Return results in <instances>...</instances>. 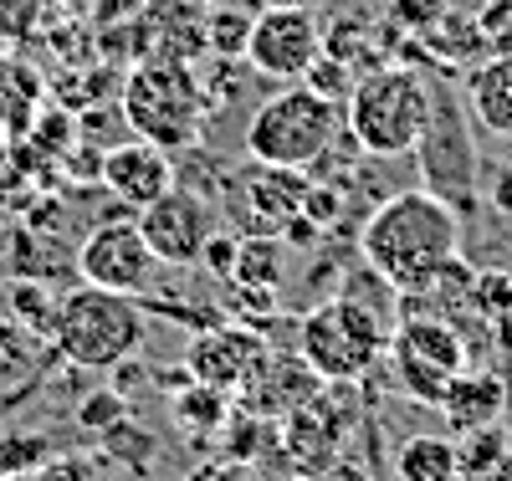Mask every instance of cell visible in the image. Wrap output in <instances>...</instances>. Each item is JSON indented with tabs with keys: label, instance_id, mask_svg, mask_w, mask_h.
Here are the masks:
<instances>
[{
	"label": "cell",
	"instance_id": "cell-1",
	"mask_svg": "<svg viewBox=\"0 0 512 481\" xmlns=\"http://www.w3.org/2000/svg\"><path fill=\"white\" fill-rule=\"evenodd\" d=\"M359 251L390 292H431L461 256V215L431 190H395L364 221Z\"/></svg>",
	"mask_w": 512,
	"mask_h": 481
},
{
	"label": "cell",
	"instance_id": "cell-2",
	"mask_svg": "<svg viewBox=\"0 0 512 481\" xmlns=\"http://www.w3.org/2000/svg\"><path fill=\"white\" fill-rule=\"evenodd\" d=\"M344 139V103L318 93L308 82H287L272 98L256 103L246 123V154L256 164L282 169H313Z\"/></svg>",
	"mask_w": 512,
	"mask_h": 481
},
{
	"label": "cell",
	"instance_id": "cell-3",
	"mask_svg": "<svg viewBox=\"0 0 512 481\" xmlns=\"http://www.w3.org/2000/svg\"><path fill=\"white\" fill-rule=\"evenodd\" d=\"M425 118H431V82L405 62L369 67L344 98V128L374 159H405L415 154Z\"/></svg>",
	"mask_w": 512,
	"mask_h": 481
},
{
	"label": "cell",
	"instance_id": "cell-4",
	"mask_svg": "<svg viewBox=\"0 0 512 481\" xmlns=\"http://www.w3.org/2000/svg\"><path fill=\"white\" fill-rule=\"evenodd\" d=\"M144 338H149L144 308H139V297H128V292H108V287L82 282L77 292H67L57 302L52 343H57V354L77 369L108 374L113 364L134 359L144 348Z\"/></svg>",
	"mask_w": 512,
	"mask_h": 481
},
{
	"label": "cell",
	"instance_id": "cell-5",
	"mask_svg": "<svg viewBox=\"0 0 512 481\" xmlns=\"http://www.w3.org/2000/svg\"><path fill=\"white\" fill-rule=\"evenodd\" d=\"M118 108H123V123L159 149H195L200 144L205 93H200V77L190 72V62H175V57L134 62V72L123 77Z\"/></svg>",
	"mask_w": 512,
	"mask_h": 481
},
{
	"label": "cell",
	"instance_id": "cell-6",
	"mask_svg": "<svg viewBox=\"0 0 512 481\" xmlns=\"http://www.w3.org/2000/svg\"><path fill=\"white\" fill-rule=\"evenodd\" d=\"M390 348V328L379 323V313L369 302H359L354 292L328 297L303 318V338H297V354L303 364L323 379V384H354L364 379L379 354Z\"/></svg>",
	"mask_w": 512,
	"mask_h": 481
},
{
	"label": "cell",
	"instance_id": "cell-7",
	"mask_svg": "<svg viewBox=\"0 0 512 481\" xmlns=\"http://www.w3.org/2000/svg\"><path fill=\"white\" fill-rule=\"evenodd\" d=\"M420 180L441 195L456 215L477 205V149H472V113L451 82H431V118L415 144Z\"/></svg>",
	"mask_w": 512,
	"mask_h": 481
},
{
	"label": "cell",
	"instance_id": "cell-8",
	"mask_svg": "<svg viewBox=\"0 0 512 481\" xmlns=\"http://www.w3.org/2000/svg\"><path fill=\"white\" fill-rule=\"evenodd\" d=\"M318 52H323V26L303 0H277L262 16H251V36H246L251 72L277 77V82H303Z\"/></svg>",
	"mask_w": 512,
	"mask_h": 481
},
{
	"label": "cell",
	"instance_id": "cell-9",
	"mask_svg": "<svg viewBox=\"0 0 512 481\" xmlns=\"http://www.w3.org/2000/svg\"><path fill=\"white\" fill-rule=\"evenodd\" d=\"M77 272L82 282L108 287V292H128V297H144L159 287L164 277V261L154 256V246L144 241L139 221H103L77 251Z\"/></svg>",
	"mask_w": 512,
	"mask_h": 481
},
{
	"label": "cell",
	"instance_id": "cell-10",
	"mask_svg": "<svg viewBox=\"0 0 512 481\" xmlns=\"http://www.w3.org/2000/svg\"><path fill=\"white\" fill-rule=\"evenodd\" d=\"M308 205V180L303 169L282 164H256L236 180H226V215L241 236H277L292 215H303Z\"/></svg>",
	"mask_w": 512,
	"mask_h": 481
},
{
	"label": "cell",
	"instance_id": "cell-11",
	"mask_svg": "<svg viewBox=\"0 0 512 481\" xmlns=\"http://www.w3.org/2000/svg\"><path fill=\"white\" fill-rule=\"evenodd\" d=\"M139 231L154 246V256L164 267H195L205 241L221 231V215L200 190H175L169 185L159 200H149L139 210Z\"/></svg>",
	"mask_w": 512,
	"mask_h": 481
},
{
	"label": "cell",
	"instance_id": "cell-12",
	"mask_svg": "<svg viewBox=\"0 0 512 481\" xmlns=\"http://www.w3.org/2000/svg\"><path fill=\"white\" fill-rule=\"evenodd\" d=\"M262 354H267V343L246 328H205L185 348V369L195 384H210L221 395H241V384L262 364Z\"/></svg>",
	"mask_w": 512,
	"mask_h": 481
},
{
	"label": "cell",
	"instance_id": "cell-13",
	"mask_svg": "<svg viewBox=\"0 0 512 481\" xmlns=\"http://www.w3.org/2000/svg\"><path fill=\"white\" fill-rule=\"evenodd\" d=\"M98 180L103 190H113L128 210H144L149 200H159L169 185H175V159L169 149L149 144V139H128V144H113L98 164Z\"/></svg>",
	"mask_w": 512,
	"mask_h": 481
},
{
	"label": "cell",
	"instance_id": "cell-14",
	"mask_svg": "<svg viewBox=\"0 0 512 481\" xmlns=\"http://www.w3.org/2000/svg\"><path fill=\"white\" fill-rule=\"evenodd\" d=\"M338 435H344V415H333L323 395H308L303 405L287 410V456L297 476H323L338 456Z\"/></svg>",
	"mask_w": 512,
	"mask_h": 481
},
{
	"label": "cell",
	"instance_id": "cell-15",
	"mask_svg": "<svg viewBox=\"0 0 512 481\" xmlns=\"http://www.w3.org/2000/svg\"><path fill=\"white\" fill-rule=\"evenodd\" d=\"M461 98H466L472 123H482L487 134H497V139H512V52L472 62Z\"/></svg>",
	"mask_w": 512,
	"mask_h": 481
},
{
	"label": "cell",
	"instance_id": "cell-16",
	"mask_svg": "<svg viewBox=\"0 0 512 481\" xmlns=\"http://www.w3.org/2000/svg\"><path fill=\"white\" fill-rule=\"evenodd\" d=\"M436 410L446 415V425L456 435H472L482 425H497L502 420V379L461 369V374H451V384H446V395H441Z\"/></svg>",
	"mask_w": 512,
	"mask_h": 481
},
{
	"label": "cell",
	"instance_id": "cell-17",
	"mask_svg": "<svg viewBox=\"0 0 512 481\" xmlns=\"http://www.w3.org/2000/svg\"><path fill=\"white\" fill-rule=\"evenodd\" d=\"M390 348H400V354H415L420 364H436L441 374H461V369H466V338H461L446 318L405 313V323L390 333Z\"/></svg>",
	"mask_w": 512,
	"mask_h": 481
},
{
	"label": "cell",
	"instance_id": "cell-18",
	"mask_svg": "<svg viewBox=\"0 0 512 481\" xmlns=\"http://www.w3.org/2000/svg\"><path fill=\"white\" fill-rule=\"evenodd\" d=\"M36 103H41V77L11 52H0V134L21 139L36 123Z\"/></svg>",
	"mask_w": 512,
	"mask_h": 481
},
{
	"label": "cell",
	"instance_id": "cell-19",
	"mask_svg": "<svg viewBox=\"0 0 512 481\" xmlns=\"http://www.w3.org/2000/svg\"><path fill=\"white\" fill-rule=\"evenodd\" d=\"M400 481H456V441L446 435H410L395 451Z\"/></svg>",
	"mask_w": 512,
	"mask_h": 481
},
{
	"label": "cell",
	"instance_id": "cell-20",
	"mask_svg": "<svg viewBox=\"0 0 512 481\" xmlns=\"http://www.w3.org/2000/svg\"><path fill=\"white\" fill-rule=\"evenodd\" d=\"M420 36L431 41L436 62H446V67H466V62H482V57H487V52H482V36H477V16L441 11Z\"/></svg>",
	"mask_w": 512,
	"mask_h": 481
},
{
	"label": "cell",
	"instance_id": "cell-21",
	"mask_svg": "<svg viewBox=\"0 0 512 481\" xmlns=\"http://www.w3.org/2000/svg\"><path fill=\"white\" fill-rule=\"evenodd\" d=\"M282 277V236H241L231 282L246 292H272Z\"/></svg>",
	"mask_w": 512,
	"mask_h": 481
},
{
	"label": "cell",
	"instance_id": "cell-22",
	"mask_svg": "<svg viewBox=\"0 0 512 481\" xmlns=\"http://www.w3.org/2000/svg\"><path fill=\"white\" fill-rule=\"evenodd\" d=\"M175 420H180L190 435H216V430H226V420H231V395H221V389L190 379L180 395H175Z\"/></svg>",
	"mask_w": 512,
	"mask_h": 481
},
{
	"label": "cell",
	"instance_id": "cell-23",
	"mask_svg": "<svg viewBox=\"0 0 512 481\" xmlns=\"http://www.w3.org/2000/svg\"><path fill=\"white\" fill-rule=\"evenodd\" d=\"M390 354H395V379H400L405 395H410V400H420V405H441L451 374H441L436 364H420L415 354H400V348H390Z\"/></svg>",
	"mask_w": 512,
	"mask_h": 481
},
{
	"label": "cell",
	"instance_id": "cell-24",
	"mask_svg": "<svg viewBox=\"0 0 512 481\" xmlns=\"http://www.w3.org/2000/svg\"><path fill=\"white\" fill-rule=\"evenodd\" d=\"M36 364V333L26 323H0V384L31 374Z\"/></svg>",
	"mask_w": 512,
	"mask_h": 481
},
{
	"label": "cell",
	"instance_id": "cell-25",
	"mask_svg": "<svg viewBox=\"0 0 512 481\" xmlns=\"http://www.w3.org/2000/svg\"><path fill=\"white\" fill-rule=\"evenodd\" d=\"M47 0H0V47H21L41 31Z\"/></svg>",
	"mask_w": 512,
	"mask_h": 481
},
{
	"label": "cell",
	"instance_id": "cell-26",
	"mask_svg": "<svg viewBox=\"0 0 512 481\" xmlns=\"http://www.w3.org/2000/svg\"><path fill=\"white\" fill-rule=\"evenodd\" d=\"M246 36H251V16L241 11H216L205 16V47L221 57H246Z\"/></svg>",
	"mask_w": 512,
	"mask_h": 481
},
{
	"label": "cell",
	"instance_id": "cell-27",
	"mask_svg": "<svg viewBox=\"0 0 512 481\" xmlns=\"http://www.w3.org/2000/svg\"><path fill=\"white\" fill-rule=\"evenodd\" d=\"M472 302L487 323L512 318V272H477L472 277Z\"/></svg>",
	"mask_w": 512,
	"mask_h": 481
},
{
	"label": "cell",
	"instance_id": "cell-28",
	"mask_svg": "<svg viewBox=\"0 0 512 481\" xmlns=\"http://www.w3.org/2000/svg\"><path fill=\"white\" fill-rule=\"evenodd\" d=\"M118 420H128V400L118 395V389L108 384V389H98V395H88L77 405V425L82 430H98V435H108Z\"/></svg>",
	"mask_w": 512,
	"mask_h": 481
},
{
	"label": "cell",
	"instance_id": "cell-29",
	"mask_svg": "<svg viewBox=\"0 0 512 481\" xmlns=\"http://www.w3.org/2000/svg\"><path fill=\"white\" fill-rule=\"evenodd\" d=\"M477 36H482V52H512V0H487L477 11Z\"/></svg>",
	"mask_w": 512,
	"mask_h": 481
},
{
	"label": "cell",
	"instance_id": "cell-30",
	"mask_svg": "<svg viewBox=\"0 0 512 481\" xmlns=\"http://www.w3.org/2000/svg\"><path fill=\"white\" fill-rule=\"evenodd\" d=\"M11 308H16V318H21L26 328H36V333H52V318H57V302H47V297H41V287H16V297H11Z\"/></svg>",
	"mask_w": 512,
	"mask_h": 481
},
{
	"label": "cell",
	"instance_id": "cell-31",
	"mask_svg": "<svg viewBox=\"0 0 512 481\" xmlns=\"http://www.w3.org/2000/svg\"><path fill=\"white\" fill-rule=\"evenodd\" d=\"M441 11H446V0H390V21L410 36H420Z\"/></svg>",
	"mask_w": 512,
	"mask_h": 481
},
{
	"label": "cell",
	"instance_id": "cell-32",
	"mask_svg": "<svg viewBox=\"0 0 512 481\" xmlns=\"http://www.w3.org/2000/svg\"><path fill=\"white\" fill-rule=\"evenodd\" d=\"M497 379H502V415L512 425V318H497Z\"/></svg>",
	"mask_w": 512,
	"mask_h": 481
},
{
	"label": "cell",
	"instance_id": "cell-33",
	"mask_svg": "<svg viewBox=\"0 0 512 481\" xmlns=\"http://www.w3.org/2000/svg\"><path fill=\"white\" fill-rule=\"evenodd\" d=\"M200 267L216 272V277H231V267H236V236H231V231H216V236H210L205 251H200Z\"/></svg>",
	"mask_w": 512,
	"mask_h": 481
},
{
	"label": "cell",
	"instance_id": "cell-34",
	"mask_svg": "<svg viewBox=\"0 0 512 481\" xmlns=\"http://www.w3.org/2000/svg\"><path fill=\"white\" fill-rule=\"evenodd\" d=\"M31 481H98V471L88 461H77V456H62V461H47Z\"/></svg>",
	"mask_w": 512,
	"mask_h": 481
},
{
	"label": "cell",
	"instance_id": "cell-35",
	"mask_svg": "<svg viewBox=\"0 0 512 481\" xmlns=\"http://www.w3.org/2000/svg\"><path fill=\"white\" fill-rule=\"evenodd\" d=\"M41 441H26V446H0V466H11V461H41Z\"/></svg>",
	"mask_w": 512,
	"mask_h": 481
},
{
	"label": "cell",
	"instance_id": "cell-36",
	"mask_svg": "<svg viewBox=\"0 0 512 481\" xmlns=\"http://www.w3.org/2000/svg\"><path fill=\"white\" fill-rule=\"evenodd\" d=\"M492 205H497L502 215H512V169H502L497 180H492Z\"/></svg>",
	"mask_w": 512,
	"mask_h": 481
},
{
	"label": "cell",
	"instance_id": "cell-37",
	"mask_svg": "<svg viewBox=\"0 0 512 481\" xmlns=\"http://www.w3.org/2000/svg\"><path fill=\"white\" fill-rule=\"evenodd\" d=\"M292 481H318V476H292Z\"/></svg>",
	"mask_w": 512,
	"mask_h": 481
}]
</instances>
